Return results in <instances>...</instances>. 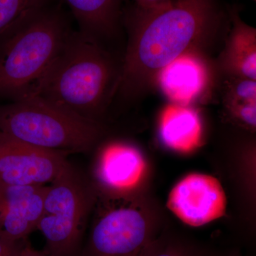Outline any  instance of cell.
<instances>
[{"mask_svg": "<svg viewBox=\"0 0 256 256\" xmlns=\"http://www.w3.org/2000/svg\"><path fill=\"white\" fill-rule=\"evenodd\" d=\"M82 32L102 40L116 34L119 18L120 0H65ZM104 44V43H102Z\"/></svg>", "mask_w": 256, "mask_h": 256, "instance_id": "14", "label": "cell"}, {"mask_svg": "<svg viewBox=\"0 0 256 256\" xmlns=\"http://www.w3.org/2000/svg\"><path fill=\"white\" fill-rule=\"evenodd\" d=\"M160 134L168 148L182 152L193 150L202 141V126L198 114L191 106H168L162 114Z\"/></svg>", "mask_w": 256, "mask_h": 256, "instance_id": "13", "label": "cell"}, {"mask_svg": "<svg viewBox=\"0 0 256 256\" xmlns=\"http://www.w3.org/2000/svg\"><path fill=\"white\" fill-rule=\"evenodd\" d=\"M140 152L129 143L112 141L99 150L92 168V180L99 200H128L144 174Z\"/></svg>", "mask_w": 256, "mask_h": 256, "instance_id": "8", "label": "cell"}, {"mask_svg": "<svg viewBox=\"0 0 256 256\" xmlns=\"http://www.w3.org/2000/svg\"><path fill=\"white\" fill-rule=\"evenodd\" d=\"M46 186H22L0 183V236L21 242L36 230Z\"/></svg>", "mask_w": 256, "mask_h": 256, "instance_id": "11", "label": "cell"}, {"mask_svg": "<svg viewBox=\"0 0 256 256\" xmlns=\"http://www.w3.org/2000/svg\"><path fill=\"white\" fill-rule=\"evenodd\" d=\"M216 0H172L143 10L136 8L126 18L127 47L122 58L116 97L127 101L146 97L162 70L184 54H210L223 45L228 32Z\"/></svg>", "mask_w": 256, "mask_h": 256, "instance_id": "1", "label": "cell"}, {"mask_svg": "<svg viewBox=\"0 0 256 256\" xmlns=\"http://www.w3.org/2000/svg\"><path fill=\"white\" fill-rule=\"evenodd\" d=\"M142 256H200L175 246H160L153 242Z\"/></svg>", "mask_w": 256, "mask_h": 256, "instance_id": "17", "label": "cell"}, {"mask_svg": "<svg viewBox=\"0 0 256 256\" xmlns=\"http://www.w3.org/2000/svg\"><path fill=\"white\" fill-rule=\"evenodd\" d=\"M26 240L13 242L0 236V256H20Z\"/></svg>", "mask_w": 256, "mask_h": 256, "instance_id": "18", "label": "cell"}, {"mask_svg": "<svg viewBox=\"0 0 256 256\" xmlns=\"http://www.w3.org/2000/svg\"><path fill=\"white\" fill-rule=\"evenodd\" d=\"M232 28L214 60L220 78L237 77L256 80V28L247 24L236 11L230 14Z\"/></svg>", "mask_w": 256, "mask_h": 256, "instance_id": "12", "label": "cell"}, {"mask_svg": "<svg viewBox=\"0 0 256 256\" xmlns=\"http://www.w3.org/2000/svg\"><path fill=\"white\" fill-rule=\"evenodd\" d=\"M68 164L64 154L40 149L0 132V183L46 186Z\"/></svg>", "mask_w": 256, "mask_h": 256, "instance_id": "7", "label": "cell"}, {"mask_svg": "<svg viewBox=\"0 0 256 256\" xmlns=\"http://www.w3.org/2000/svg\"><path fill=\"white\" fill-rule=\"evenodd\" d=\"M214 60L202 52L180 56L158 75L156 86L178 105L191 106L206 100L220 85Z\"/></svg>", "mask_w": 256, "mask_h": 256, "instance_id": "9", "label": "cell"}, {"mask_svg": "<svg viewBox=\"0 0 256 256\" xmlns=\"http://www.w3.org/2000/svg\"><path fill=\"white\" fill-rule=\"evenodd\" d=\"M46 0H0V41L44 8Z\"/></svg>", "mask_w": 256, "mask_h": 256, "instance_id": "15", "label": "cell"}, {"mask_svg": "<svg viewBox=\"0 0 256 256\" xmlns=\"http://www.w3.org/2000/svg\"><path fill=\"white\" fill-rule=\"evenodd\" d=\"M254 1H256V0H254Z\"/></svg>", "mask_w": 256, "mask_h": 256, "instance_id": "21", "label": "cell"}, {"mask_svg": "<svg viewBox=\"0 0 256 256\" xmlns=\"http://www.w3.org/2000/svg\"><path fill=\"white\" fill-rule=\"evenodd\" d=\"M121 67L122 60L95 37L82 32L70 33L35 96L100 122V118L116 98Z\"/></svg>", "mask_w": 256, "mask_h": 256, "instance_id": "2", "label": "cell"}, {"mask_svg": "<svg viewBox=\"0 0 256 256\" xmlns=\"http://www.w3.org/2000/svg\"><path fill=\"white\" fill-rule=\"evenodd\" d=\"M96 202L90 180L70 163L47 185L36 226L44 237L47 256H82L88 220Z\"/></svg>", "mask_w": 256, "mask_h": 256, "instance_id": "5", "label": "cell"}, {"mask_svg": "<svg viewBox=\"0 0 256 256\" xmlns=\"http://www.w3.org/2000/svg\"><path fill=\"white\" fill-rule=\"evenodd\" d=\"M82 256H142L150 246L151 228L130 200H101Z\"/></svg>", "mask_w": 256, "mask_h": 256, "instance_id": "6", "label": "cell"}, {"mask_svg": "<svg viewBox=\"0 0 256 256\" xmlns=\"http://www.w3.org/2000/svg\"><path fill=\"white\" fill-rule=\"evenodd\" d=\"M171 1L172 0H136L137 8L143 10L160 8Z\"/></svg>", "mask_w": 256, "mask_h": 256, "instance_id": "19", "label": "cell"}, {"mask_svg": "<svg viewBox=\"0 0 256 256\" xmlns=\"http://www.w3.org/2000/svg\"><path fill=\"white\" fill-rule=\"evenodd\" d=\"M225 118L232 124L254 132L256 128V99L220 94Z\"/></svg>", "mask_w": 256, "mask_h": 256, "instance_id": "16", "label": "cell"}, {"mask_svg": "<svg viewBox=\"0 0 256 256\" xmlns=\"http://www.w3.org/2000/svg\"><path fill=\"white\" fill-rule=\"evenodd\" d=\"M168 206L184 223L200 226L225 214L226 197L217 178L192 174L172 188Z\"/></svg>", "mask_w": 256, "mask_h": 256, "instance_id": "10", "label": "cell"}, {"mask_svg": "<svg viewBox=\"0 0 256 256\" xmlns=\"http://www.w3.org/2000/svg\"><path fill=\"white\" fill-rule=\"evenodd\" d=\"M0 132L67 156L90 150L100 140L104 128L100 122L32 96L0 106Z\"/></svg>", "mask_w": 256, "mask_h": 256, "instance_id": "4", "label": "cell"}, {"mask_svg": "<svg viewBox=\"0 0 256 256\" xmlns=\"http://www.w3.org/2000/svg\"><path fill=\"white\" fill-rule=\"evenodd\" d=\"M70 34L58 12L46 9L0 41V96H36Z\"/></svg>", "mask_w": 256, "mask_h": 256, "instance_id": "3", "label": "cell"}, {"mask_svg": "<svg viewBox=\"0 0 256 256\" xmlns=\"http://www.w3.org/2000/svg\"><path fill=\"white\" fill-rule=\"evenodd\" d=\"M20 256H47L44 252H38V250H35L32 246L30 245L28 240L25 242L24 245L23 246L22 248L21 254Z\"/></svg>", "mask_w": 256, "mask_h": 256, "instance_id": "20", "label": "cell"}]
</instances>
